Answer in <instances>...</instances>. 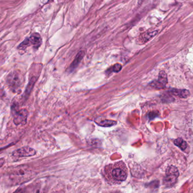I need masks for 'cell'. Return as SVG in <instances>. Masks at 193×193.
Returning a JSON list of instances; mask_svg holds the SVG:
<instances>
[{
  "instance_id": "cell-1",
  "label": "cell",
  "mask_w": 193,
  "mask_h": 193,
  "mask_svg": "<svg viewBox=\"0 0 193 193\" xmlns=\"http://www.w3.org/2000/svg\"><path fill=\"white\" fill-rule=\"evenodd\" d=\"M104 170L108 181L114 184H119L128 178V168L124 162H116L108 165Z\"/></svg>"
},
{
  "instance_id": "cell-2",
  "label": "cell",
  "mask_w": 193,
  "mask_h": 193,
  "mask_svg": "<svg viewBox=\"0 0 193 193\" xmlns=\"http://www.w3.org/2000/svg\"><path fill=\"white\" fill-rule=\"evenodd\" d=\"M23 82L22 75L18 71H14L10 73L6 78L8 85L13 92L17 91L20 88Z\"/></svg>"
},
{
  "instance_id": "cell-3",
  "label": "cell",
  "mask_w": 193,
  "mask_h": 193,
  "mask_svg": "<svg viewBox=\"0 0 193 193\" xmlns=\"http://www.w3.org/2000/svg\"><path fill=\"white\" fill-rule=\"evenodd\" d=\"M179 176V170L176 167L173 165L168 167L166 170L165 176L163 180L164 185L166 187H172L176 184Z\"/></svg>"
},
{
  "instance_id": "cell-4",
  "label": "cell",
  "mask_w": 193,
  "mask_h": 193,
  "mask_svg": "<svg viewBox=\"0 0 193 193\" xmlns=\"http://www.w3.org/2000/svg\"><path fill=\"white\" fill-rule=\"evenodd\" d=\"M41 44V39L38 34H34L29 38H27L18 47L19 49H25L27 47L34 46L35 48L37 49Z\"/></svg>"
},
{
  "instance_id": "cell-5",
  "label": "cell",
  "mask_w": 193,
  "mask_h": 193,
  "mask_svg": "<svg viewBox=\"0 0 193 193\" xmlns=\"http://www.w3.org/2000/svg\"><path fill=\"white\" fill-rule=\"evenodd\" d=\"M36 154V151L31 147H24L14 151L12 154L13 157L18 160L25 157L34 156Z\"/></svg>"
},
{
  "instance_id": "cell-6",
  "label": "cell",
  "mask_w": 193,
  "mask_h": 193,
  "mask_svg": "<svg viewBox=\"0 0 193 193\" xmlns=\"http://www.w3.org/2000/svg\"><path fill=\"white\" fill-rule=\"evenodd\" d=\"M28 112L26 109H21L14 113V122L16 125H25L27 122Z\"/></svg>"
},
{
  "instance_id": "cell-7",
  "label": "cell",
  "mask_w": 193,
  "mask_h": 193,
  "mask_svg": "<svg viewBox=\"0 0 193 193\" xmlns=\"http://www.w3.org/2000/svg\"><path fill=\"white\" fill-rule=\"evenodd\" d=\"M168 82L167 75L164 71L160 72L157 80H155L150 83V85L156 88H164Z\"/></svg>"
},
{
  "instance_id": "cell-8",
  "label": "cell",
  "mask_w": 193,
  "mask_h": 193,
  "mask_svg": "<svg viewBox=\"0 0 193 193\" xmlns=\"http://www.w3.org/2000/svg\"><path fill=\"white\" fill-rule=\"evenodd\" d=\"M29 172L28 170H26V169L23 168L22 169L21 168H19L18 169L15 170L14 172L12 174V176H15V177H19V182L20 181H23L24 179L27 180V179H29L28 175H31V174H29Z\"/></svg>"
},
{
  "instance_id": "cell-9",
  "label": "cell",
  "mask_w": 193,
  "mask_h": 193,
  "mask_svg": "<svg viewBox=\"0 0 193 193\" xmlns=\"http://www.w3.org/2000/svg\"><path fill=\"white\" fill-rule=\"evenodd\" d=\"M157 34V31L145 33L144 34L141 35L138 37V41H139V44H145V43H147L149 40H151L152 37H154Z\"/></svg>"
},
{
  "instance_id": "cell-10",
  "label": "cell",
  "mask_w": 193,
  "mask_h": 193,
  "mask_svg": "<svg viewBox=\"0 0 193 193\" xmlns=\"http://www.w3.org/2000/svg\"><path fill=\"white\" fill-rule=\"evenodd\" d=\"M85 56V52L81 51H80L78 54H77L76 57L75 58L73 62L71 63L70 66L69 68V69L70 71H73L75 69L77 68V66H78V65L80 64V61H82L83 57Z\"/></svg>"
},
{
  "instance_id": "cell-11",
  "label": "cell",
  "mask_w": 193,
  "mask_h": 193,
  "mask_svg": "<svg viewBox=\"0 0 193 193\" xmlns=\"http://www.w3.org/2000/svg\"><path fill=\"white\" fill-rule=\"evenodd\" d=\"M171 92L173 95H175L176 96H178L182 98H186L190 95V92L187 90L173 89Z\"/></svg>"
},
{
  "instance_id": "cell-12",
  "label": "cell",
  "mask_w": 193,
  "mask_h": 193,
  "mask_svg": "<svg viewBox=\"0 0 193 193\" xmlns=\"http://www.w3.org/2000/svg\"><path fill=\"white\" fill-rule=\"evenodd\" d=\"M36 79L35 77H33V78H32L31 80H30L29 85H28L27 87V88H26V91H25V95H24V96H25V97L26 99H27V98L28 97L29 95L31 93V92L32 91V89L33 88V87H34V84L35 83V82H36Z\"/></svg>"
},
{
  "instance_id": "cell-13",
  "label": "cell",
  "mask_w": 193,
  "mask_h": 193,
  "mask_svg": "<svg viewBox=\"0 0 193 193\" xmlns=\"http://www.w3.org/2000/svg\"><path fill=\"white\" fill-rule=\"evenodd\" d=\"M174 144L176 145V146L180 148L181 150L182 151L185 150L187 147V143L182 138L176 139L174 141Z\"/></svg>"
},
{
  "instance_id": "cell-14",
  "label": "cell",
  "mask_w": 193,
  "mask_h": 193,
  "mask_svg": "<svg viewBox=\"0 0 193 193\" xmlns=\"http://www.w3.org/2000/svg\"><path fill=\"white\" fill-rule=\"evenodd\" d=\"M97 124L100 126H102L103 127H110L112 126L116 125L117 122L112 120H108V119H105V120H102L100 122H96Z\"/></svg>"
},
{
  "instance_id": "cell-15",
  "label": "cell",
  "mask_w": 193,
  "mask_h": 193,
  "mask_svg": "<svg viewBox=\"0 0 193 193\" xmlns=\"http://www.w3.org/2000/svg\"><path fill=\"white\" fill-rule=\"evenodd\" d=\"M112 70L115 73H119L122 69V66L119 63H116L112 67Z\"/></svg>"
},
{
  "instance_id": "cell-16",
  "label": "cell",
  "mask_w": 193,
  "mask_h": 193,
  "mask_svg": "<svg viewBox=\"0 0 193 193\" xmlns=\"http://www.w3.org/2000/svg\"><path fill=\"white\" fill-rule=\"evenodd\" d=\"M5 160L3 159H0V168L2 167L3 164H4Z\"/></svg>"
}]
</instances>
